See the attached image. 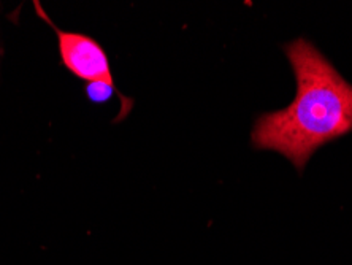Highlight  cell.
<instances>
[{"label":"cell","mask_w":352,"mask_h":265,"mask_svg":"<svg viewBox=\"0 0 352 265\" xmlns=\"http://www.w3.org/2000/svg\"><path fill=\"white\" fill-rule=\"evenodd\" d=\"M283 50L297 83L295 97L256 119L251 143L283 154L302 171L319 148L352 132V85L309 40L297 39Z\"/></svg>","instance_id":"6da1fadb"},{"label":"cell","mask_w":352,"mask_h":265,"mask_svg":"<svg viewBox=\"0 0 352 265\" xmlns=\"http://www.w3.org/2000/svg\"><path fill=\"white\" fill-rule=\"evenodd\" d=\"M37 10L43 19L48 21V24L56 30L62 62L72 74L85 81L103 83V85L116 87L108 57L96 40L86 37L82 34L65 32V30L56 28L40 10V3H37Z\"/></svg>","instance_id":"7a4b0ae2"}]
</instances>
